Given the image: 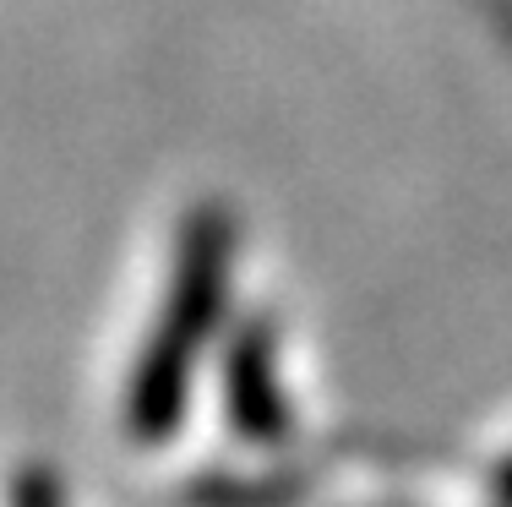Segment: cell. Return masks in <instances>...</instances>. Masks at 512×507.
Returning <instances> with one entry per match:
<instances>
[{
    "mask_svg": "<svg viewBox=\"0 0 512 507\" xmlns=\"http://www.w3.org/2000/svg\"><path fill=\"white\" fill-rule=\"evenodd\" d=\"M213 279H218L213 240H191V257H186V273H180V289H175L169 328L158 333L153 355L142 360L137 393H131V420H137V431H164L169 415H175L186 349H191V338H197V328L207 322V311H213Z\"/></svg>",
    "mask_w": 512,
    "mask_h": 507,
    "instance_id": "cell-1",
    "label": "cell"
}]
</instances>
